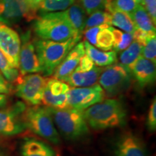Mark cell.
Instances as JSON below:
<instances>
[{"instance_id":"cell-1","label":"cell","mask_w":156,"mask_h":156,"mask_svg":"<svg viewBox=\"0 0 156 156\" xmlns=\"http://www.w3.org/2000/svg\"><path fill=\"white\" fill-rule=\"evenodd\" d=\"M87 125L95 130L120 127L126 124L127 111L122 101L106 99L83 112Z\"/></svg>"},{"instance_id":"cell-2","label":"cell","mask_w":156,"mask_h":156,"mask_svg":"<svg viewBox=\"0 0 156 156\" xmlns=\"http://www.w3.org/2000/svg\"><path fill=\"white\" fill-rule=\"evenodd\" d=\"M81 35L63 42H56L44 39H34V42L38 55L41 73L44 76L53 75L54 70L63 61L70 50L79 42Z\"/></svg>"},{"instance_id":"cell-3","label":"cell","mask_w":156,"mask_h":156,"mask_svg":"<svg viewBox=\"0 0 156 156\" xmlns=\"http://www.w3.org/2000/svg\"><path fill=\"white\" fill-rule=\"evenodd\" d=\"M34 32L39 38L63 42L80 34L70 25L64 12L44 13L36 19Z\"/></svg>"},{"instance_id":"cell-4","label":"cell","mask_w":156,"mask_h":156,"mask_svg":"<svg viewBox=\"0 0 156 156\" xmlns=\"http://www.w3.org/2000/svg\"><path fill=\"white\" fill-rule=\"evenodd\" d=\"M48 109L58 133L66 140L75 141L88 135V125L85 119L83 112L71 108L48 107Z\"/></svg>"},{"instance_id":"cell-5","label":"cell","mask_w":156,"mask_h":156,"mask_svg":"<svg viewBox=\"0 0 156 156\" xmlns=\"http://www.w3.org/2000/svg\"><path fill=\"white\" fill-rule=\"evenodd\" d=\"M23 121L26 129L34 134L54 145L60 144L61 138L48 107L34 106L26 108L23 114Z\"/></svg>"},{"instance_id":"cell-6","label":"cell","mask_w":156,"mask_h":156,"mask_svg":"<svg viewBox=\"0 0 156 156\" xmlns=\"http://www.w3.org/2000/svg\"><path fill=\"white\" fill-rule=\"evenodd\" d=\"M46 79L37 73L20 75L15 82V94L28 104L39 106L41 103Z\"/></svg>"},{"instance_id":"cell-7","label":"cell","mask_w":156,"mask_h":156,"mask_svg":"<svg viewBox=\"0 0 156 156\" xmlns=\"http://www.w3.org/2000/svg\"><path fill=\"white\" fill-rule=\"evenodd\" d=\"M130 75L122 64L115 63L102 69L98 81L104 92L115 96L129 87Z\"/></svg>"},{"instance_id":"cell-8","label":"cell","mask_w":156,"mask_h":156,"mask_svg":"<svg viewBox=\"0 0 156 156\" xmlns=\"http://www.w3.org/2000/svg\"><path fill=\"white\" fill-rule=\"evenodd\" d=\"M26 104L23 101H17L7 108L0 109V135L5 136H15L25 130L23 114Z\"/></svg>"},{"instance_id":"cell-9","label":"cell","mask_w":156,"mask_h":156,"mask_svg":"<svg viewBox=\"0 0 156 156\" xmlns=\"http://www.w3.org/2000/svg\"><path fill=\"white\" fill-rule=\"evenodd\" d=\"M105 92L99 84L90 87H72L68 92V108L84 112L104 100Z\"/></svg>"},{"instance_id":"cell-10","label":"cell","mask_w":156,"mask_h":156,"mask_svg":"<svg viewBox=\"0 0 156 156\" xmlns=\"http://www.w3.org/2000/svg\"><path fill=\"white\" fill-rule=\"evenodd\" d=\"M36 11L25 0H0V23L12 25L36 18Z\"/></svg>"},{"instance_id":"cell-11","label":"cell","mask_w":156,"mask_h":156,"mask_svg":"<svg viewBox=\"0 0 156 156\" xmlns=\"http://www.w3.org/2000/svg\"><path fill=\"white\" fill-rule=\"evenodd\" d=\"M69 89V85L65 82L55 77L47 78L41 103L49 108H68L67 98Z\"/></svg>"},{"instance_id":"cell-12","label":"cell","mask_w":156,"mask_h":156,"mask_svg":"<svg viewBox=\"0 0 156 156\" xmlns=\"http://www.w3.org/2000/svg\"><path fill=\"white\" fill-rule=\"evenodd\" d=\"M20 41L18 67L20 75L41 73V67L34 42L31 40L30 33L28 31L23 34Z\"/></svg>"},{"instance_id":"cell-13","label":"cell","mask_w":156,"mask_h":156,"mask_svg":"<svg viewBox=\"0 0 156 156\" xmlns=\"http://www.w3.org/2000/svg\"><path fill=\"white\" fill-rule=\"evenodd\" d=\"M21 41L15 30L0 23V50L13 67L18 69Z\"/></svg>"},{"instance_id":"cell-14","label":"cell","mask_w":156,"mask_h":156,"mask_svg":"<svg viewBox=\"0 0 156 156\" xmlns=\"http://www.w3.org/2000/svg\"><path fill=\"white\" fill-rule=\"evenodd\" d=\"M114 152L115 156H149L143 141L131 132L123 134L118 138Z\"/></svg>"},{"instance_id":"cell-15","label":"cell","mask_w":156,"mask_h":156,"mask_svg":"<svg viewBox=\"0 0 156 156\" xmlns=\"http://www.w3.org/2000/svg\"><path fill=\"white\" fill-rule=\"evenodd\" d=\"M140 87H145L153 84L155 80V63L140 56L129 69Z\"/></svg>"},{"instance_id":"cell-16","label":"cell","mask_w":156,"mask_h":156,"mask_svg":"<svg viewBox=\"0 0 156 156\" xmlns=\"http://www.w3.org/2000/svg\"><path fill=\"white\" fill-rule=\"evenodd\" d=\"M85 54V50L83 42L77 43L54 70V77L65 82L77 67L80 60Z\"/></svg>"},{"instance_id":"cell-17","label":"cell","mask_w":156,"mask_h":156,"mask_svg":"<svg viewBox=\"0 0 156 156\" xmlns=\"http://www.w3.org/2000/svg\"><path fill=\"white\" fill-rule=\"evenodd\" d=\"M102 68L95 66L87 72H82L77 69L69 76L65 83L73 87H90L96 84Z\"/></svg>"},{"instance_id":"cell-18","label":"cell","mask_w":156,"mask_h":156,"mask_svg":"<svg viewBox=\"0 0 156 156\" xmlns=\"http://www.w3.org/2000/svg\"><path fill=\"white\" fill-rule=\"evenodd\" d=\"M22 156H56L49 145L36 138H26L20 146Z\"/></svg>"},{"instance_id":"cell-19","label":"cell","mask_w":156,"mask_h":156,"mask_svg":"<svg viewBox=\"0 0 156 156\" xmlns=\"http://www.w3.org/2000/svg\"><path fill=\"white\" fill-rule=\"evenodd\" d=\"M85 46V54L91 58L95 65L98 67H106L115 64L117 61V54L114 51H104L98 50L93 45L89 44L87 41L83 42Z\"/></svg>"},{"instance_id":"cell-20","label":"cell","mask_w":156,"mask_h":156,"mask_svg":"<svg viewBox=\"0 0 156 156\" xmlns=\"http://www.w3.org/2000/svg\"><path fill=\"white\" fill-rule=\"evenodd\" d=\"M105 9L112 15V25L122 29L128 34H133L136 27L130 15L115 9L110 3L106 2V0Z\"/></svg>"},{"instance_id":"cell-21","label":"cell","mask_w":156,"mask_h":156,"mask_svg":"<svg viewBox=\"0 0 156 156\" xmlns=\"http://www.w3.org/2000/svg\"><path fill=\"white\" fill-rule=\"evenodd\" d=\"M68 22L77 34H82L85 30L86 12L80 4L74 3L69 8L63 11Z\"/></svg>"},{"instance_id":"cell-22","label":"cell","mask_w":156,"mask_h":156,"mask_svg":"<svg viewBox=\"0 0 156 156\" xmlns=\"http://www.w3.org/2000/svg\"><path fill=\"white\" fill-rule=\"evenodd\" d=\"M130 16L136 28L147 33H155V25L142 5H138Z\"/></svg>"},{"instance_id":"cell-23","label":"cell","mask_w":156,"mask_h":156,"mask_svg":"<svg viewBox=\"0 0 156 156\" xmlns=\"http://www.w3.org/2000/svg\"><path fill=\"white\" fill-rule=\"evenodd\" d=\"M142 47L143 46L141 44L133 41L132 44L121 53L119 56L120 64H122L128 72L132 64L141 56Z\"/></svg>"},{"instance_id":"cell-24","label":"cell","mask_w":156,"mask_h":156,"mask_svg":"<svg viewBox=\"0 0 156 156\" xmlns=\"http://www.w3.org/2000/svg\"><path fill=\"white\" fill-rule=\"evenodd\" d=\"M76 0H42L38 9L41 12L49 13L66 10L75 3Z\"/></svg>"},{"instance_id":"cell-25","label":"cell","mask_w":156,"mask_h":156,"mask_svg":"<svg viewBox=\"0 0 156 156\" xmlns=\"http://www.w3.org/2000/svg\"><path fill=\"white\" fill-rule=\"evenodd\" d=\"M114 38L113 48L114 51H122L132 44L133 41L132 35L126 32H122L120 30L110 27Z\"/></svg>"},{"instance_id":"cell-26","label":"cell","mask_w":156,"mask_h":156,"mask_svg":"<svg viewBox=\"0 0 156 156\" xmlns=\"http://www.w3.org/2000/svg\"><path fill=\"white\" fill-rule=\"evenodd\" d=\"M112 15L109 12L103 10H98L89 15L85 22V30L93 28V27L99 26L102 25H112Z\"/></svg>"},{"instance_id":"cell-27","label":"cell","mask_w":156,"mask_h":156,"mask_svg":"<svg viewBox=\"0 0 156 156\" xmlns=\"http://www.w3.org/2000/svg\"><path fill=\"white\" fill-rule=\"evenodd\" d=\"M0 73L9 83H15L20 77L18 69L13 67L7 57L0 50Z\"/></svg>"},{"instance_id":"cell-28","label":"cell","mask_w":156,"mask_h":156,"mask_svg":"<svg viewBox=\"0 0 156 156\" xmlns=\"http://www.w3.org/2000/svg\"><path fill=\"white\" fill-rule=\"evenodd\" d=\"M110 27L111 26L101 29L96 37L95 46L104 51H111L113 48L114 38H113V34Z\"/></svg>"},{"instance_id":"cell-29","label":"cell","mask_w":156,"mask_h":156,"mask_svg":"<svg viewBox=\"0 0 156 156\" xmlns=\"http://www.w3.org/2000/svg\"><path fill=\"white\" fill-rule=\"evenodd\" d=\"M141 56L156 63V38L155 33L149 35L145 46L142 47Z\"/></svg>"},{"instance_id":"cell-30","label":"cell","mask_w":156,"mask_h":156,"mask_svg":"<svg viewBox=\"0 0 156 156\" xmlns=\"http://www.w3.org/2000/svg\"><path fill=\"white\" fill-rule=\"evenodd\" d=\"M108 2L110 3L115 9L124 12L129 15H131L139 5L136 0H114Z\"/></svg>"},{"instance_id":"cell-31","label":"cell","mask_w":156,"mask_h":156,"mask_svg":"<svg viewBox=\"0 0 156 156\" xmlns=\"http://www.w3.org/2000/svg\"><path fill=\"white\" fill-rule=\"evenodd\" d=\"M81 6L87 15L105 9L106 0H80Z\"/></svg>"},{"instance_id":"cell-32","label":"cell","mask_w":156,"mask_h":156,"mask_svg":"<svg viewBox=\"0 0 156 156\" xmlns=\"http://www.w3.org/2000/svg\"><path fill=\"white\" fill-rule=\"evenodd\" d=\"M147 128L150 132H155L156 129V99L155 98L152 101L149 111H148L147 121Z\"/></svg>"},{"instance_id":"cell-33","label":"cell","mask_w":156,"mask_h":156,"mask_svg":"<svg viewBox=\"0 0 156 156\" xmlns=\"http://www.w3.org/2000/svg\"><path fill=\"white\" fill-rule=\"evenodd\" d=\"M107 27H109V25H99V26L93 27V28L86 29V30H84V35H85V38L87 40V41L91 45L95 46L96 45V37L98 32L101 29L107 28Z\"/></svg>"},{"instance_id":"cell-34","label":"cell","mask_w":156,"mask_h":156,"mask_svg":"<svg viewBox=\"0 0 156 156\" xmlns=\"http://www.w3.org/2000/svg\"><path fill=\"white\" fill-rule=\"evenodd\" d=\"M142 5L147 12L154 24L156 23V0H142Z\"/></svg>"},{"instance_id":"cell-35","label":"cell","mask_w":156,"mask_h":156,"mask_svg":"<svg viewBox=\"0 0 156 156\" xmlns=\"http://www.w3.org/2000/svg\"><path fill=\"white\" fill-rule=\"evenodd\" d=\"M95 66V64L93 63L91 58L86 54H85L81 57L79 64H78L77 67L76 69L82 72H87L89 70L92 69Z\"/></svg>"},{"instance_id":"cell-36","label":"cell","mask_w":156,"mask_h":156,"mask_svg":"<svg viewBox=\"0 0 156 156\" xmlns=\"http://www.w3.org/2000/svg\"><path fill=\"white\" fill-rule=\"evenodd\" d=\"M152 33H147L146 31H144L139 28H135V30L132 34V37H133V41H135L140 44H141L142 46H145L146 41L149 36V35Z\"/></svg>"},{"instance_id":"cell-37","label":"cell","mask_w":156,"mask_h":156,"mask_svg":"<svg viewBox=\"0 0 156 156\" xmlns=\"http://www.w3.org/2000/svg\"><path fill=\"white\" fill-rule=\"evenodd\" d=\"M12 86L10 83L6 80L2 74H0V94H9L11 92Z\"/></svg>"},{"instance_id":"cell-38","label":"cell","mask_w":156,"mask_h":156,"mask_svg":"<svg viewBox=\"0 0 156 156\" xmlns=\"http://www.w3.org/2000/svg\"><path fill=\"white\" fill-rule=\"evenodd\" d=\"M25 1L28 3V5L30 6L31 8L36 11L38 9L39 4L41 3L42 0H25Z\"/></svg>"},{"instance_id":"cell-39","label":"cell","mask_w":156,"mask_h":156,"mask_svg":"<svg viewBox=\"0 0 156 156\" xmlns=\"http://www.w3.org/2000/svg\"><path fill=\"white\" fill-rule=\"evenodd\" d=\"M8 98L7 95L5 94H0V108H5L7 103Z\"/></svg>"},{"instance_id":"cell-40","label":"cell","mask_w":156,"mask_h":156,"mask_svg":"<svg viewBox=\"0 0 156 156\" xmlns=\"http://www.w3.org/2000/svg\"><path fill=\"white\" fill-rule=\"evenodd\" d=\"M0 156H8V155H7V154L5 152L2 151V150H0Z\"/></svg>"},{"instance_id":"cell-41","label":"cell","mask_w":156,"mask_h":156,"mask_svg":"<svg viewBox=\"0 0 156 156\" xmlns=\"http://www.w3.org/2000/svg\"><path fill=\"white\" fill-rule=\"evenodd\" d=\"M136 2H137V3L139 4V5H142V0H136Z\"/></svg>"},{"instance_id":"cell-42","label":"cell","mask_w":156,"mask_h":156,"mask_svg":"<svg viewBox=\"0 0 156 156\" xmlns=\"http://www.w3.org/2000/svg\"><path fill=\"white\" fill-rule=\"evenodd\" d=\"M107 2H112V1H114V0H106Z\"/></svg>"},{"instance_id":"cell-43","label":"cell","mask_w":156,"mask_h":156,"mask_svg":"<svg viewBox=\"0 0 156 156\" xmlns=\"http://www.w3.org/2000/svg\"><path fill=\"white\" fill-rule=\"evenodd\" d=\"M0 74H1V73H0Z\"/></svg>"}]
</instances>
